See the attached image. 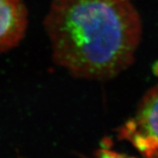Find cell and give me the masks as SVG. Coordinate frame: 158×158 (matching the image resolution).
<instances>
[{"label":"cell","mask_w":158,"mask_h":158,"mask_svg":"<svg viewBox=\"0 0 158 158\" xmlns=\"http://www.w3.org/2000/svg\"><path fill=\"white\" fill-rule=\"evenodd\" d=\"M43 25L55 64L90 81L111 79L125 70L141 34L128 0H53Z\"/></svg>","instance_id":"1"},{"label":"cell","mask_w":158,"mask_h":158,"mask_svg":"<svg viewBox=\"0 0 158 158\" xmlns=\"http://www.w3.org/2000/svg\"><path fill=\"white\" fill-rule=\"evenodd\" d=\"M118 137L143 155L158 157V85L142 99L133 117L119 128Z\"/></svg>","instance_id":"2"},{"label":"cell","mask_w":158,"mask_h":158,"mask_svg":"<svg viewBox=\"0 0 158 158\" xmlns=\"http://www.w3.org/2000/svg\"><path fill=\"white\" fill-rule=\"evenodd\" d=\"M28 27V10L22 0H0V54L17 47Z\"/></svg>","instance_id":"3"},{"label":"cell","mask_w":158,"mask_h":158,"mask_svg":"<svg viewBox=\"0 0 158 158\" xmlns=\"http://www.w3.org/2000/svg\"><path fill=\"white\" fill-rule=\"evenodd\" d=\"M97 155L98 157H121L122 155H118L116 152H114L113 151H110V150H108L106 149H102L100 150H98L97 152Z\"/></svg>","instance_id":"4"}]
</instances>
